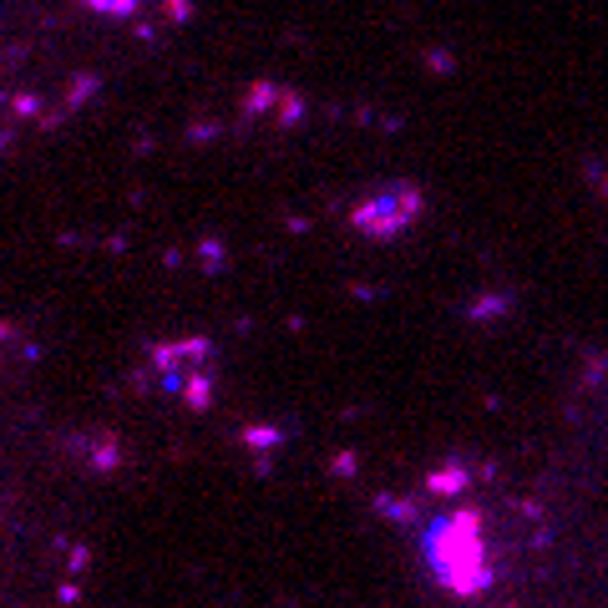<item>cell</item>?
I'll use <instances>...</instances> for the list:
<instances>
[{
  "mask_svg": "<svg viewBox=\"0 0 608 608\" xmlns=\"http://www.w3.org/2000/svg\"><path fill=\"white\" fill-rule=\"evenodd\" d=\"M391 517H401L416 532L421 563L431 573L436 588H446L451 598H487L497 588V558H492V538L487 522L472 502H451L436 512H411L401 502H386Z\"/></svg>",
  "mask_w": 608,
  "mask_h": 608,
  "instance_id": "cell-1",
  "label": "cell"
},
{
  "mask_svg": "<svg viewBox=\"0 0 608 608\" xmlns=\"http://www.w3.org/2000/svg\"><path fill=\"white\" fill-rule=\"evenodd\" d=\"M152 380L158 391L183 401L188 411H208L218 396V350L203 335H178V340H158L147 350Z\"/></svg>",
  "mask_w": 608,
  "mask_h": 608,
  "instance_id": "cell-2",
  "label": "cell"
},
{
  "mask_svg": "<svg viewBox=\"0 0 608 608\" xmlns=\"http://www.w3.org/2000/svg\"><path fill=\"white\" fill-rule=\"evenodd\" d=\"M421 218H426V188L411 178H396L350 203V234H360L365 244H396Z\"/></svg>",
  "mask_w": 608,
  "mask_h": 608,
  "instance_id": "cell-3",
  "label": "cell"
},
{
  "mask_svg": "<svg viewBox=\"0 0 608 608\" xmlns=\"http://www.w3.org/2000/svg\"><path fill=\"white\" fill-rule=\"evenodd\" d=\"M76 6L107 26H127L137 36H168V31L188 26V16H193V0H76Z\"/></svg>",
  "mask_w": 608,
  "mask_h": 608,
  "instance_id": "cell-4",
  "label": "cell"
}]
</instances>
